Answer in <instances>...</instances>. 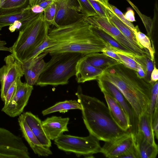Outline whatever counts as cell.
<instances>
[{
	"instance_id": "6da1fadb",
	"label": "cell",
	"mask_w": 158,
	"mask_h": 158,
	"mask_svg": "<svg viewBox=\"0 0 158 158\" xmlns=\"http://www.w3.org/2000/svg\"><path fill=\"white\" fill-rule=\"evenodd\" d=\"M85 19L83 17L73 23L49 29L48 36L53 45L43 52L50 55L75 52L85 55L102 52L108 44L93 32L91 25L85 21Z\"/></svg>"
},
{
	"instance_id": "7a4b0ae2",
	"label": "cell",
	"mask_w": 158,
	"mask_h": 158,
	"mask_svg": "<svg viewBox=\"0 0 158 158\" xmlns=\"http://www.w3.org/2000/svg\"><path fill=\"white\" fill-rule=\"evenodd\" d=\"M101 77L120 91L139 117L148 110L154 83L140 78L136 71L120 64L104 70Z\"/></svg>"
},
{
	"instance_id": "3957f363",
	"label": "cell",
	"mask_w": 158,
	"mask_h": 158,
	"mask_svg": "<svg viewBox=\"0 0 158 158\" xmlns=\"http://www.w3.org/2000/svg\"><path fill=\"white\" fill-rule=\"evenodd\" d=\"M76 95L81 105L83 122L89 134L106 142L129 132L118 125L104 102L95 97L83 94L81 86L78 87Z\"/></svg>"
},
{
	"instance_id": "277c9868",
	"label": "cell",
	"mask_w": 158,
	"mask_h": 158,
	"mask_svg": "<svg viewBox=\"0 0 158 158\" xmlns=\"http://www.w3.org/2000/svg\"><path fill=\"white\" fill-rule=\"evenodd\" d=\"M49 25L44 19V12L36 14L24 24L18 37L10 48L11 54L22 63L48 35Z\"/></svg>"
},
{
	"instance_id": "5b68a950",
	"label": "cell",
	"mask_w": 158,
	"mask_h": 158,
	"mask_svg": "<svg viewBox=\"0 0 158 158\" xmlns=\"http://www.w3.org/2000/svg\"><path fill=\"white\" fill-rule=\"evenodd\" d=\"M51 59L46 63L35 85L56 86L67 84L75 75L78 60L84 55L75 52H63L50 55Z\"/></svg>"
},
{
	"instance_id": "8992f818",
	"label": "cell",
	"mask_w": 158,
	"mask_h": 158,
	"mask_svg": "<svg viewBox=\"0 0 158 158\" xmlns=\"http://www.w3.org/2000/svg\"><path fill=\"white\" fill-rule=\"evenodd\" d=\"M54 141L58 149L78 157H94L93 155L100 152L101 148L99 140L90 134L81 137L63 134Z\"/></svg>"
},
{
	"instance_id": "52a82bcc",
	"label": "cell",
	"mask_w": 158,
	"mask_h": 158,
	"mask_svg": "<svg viewBox=\"0 0 158 158\" xmlns=\"http://www.w3.org/2000/svg\"><path fill=\"white\" fill-rule=\"evenodd\" d=\"M85 20L89 24L107 33L134 54L139 56L147 55L150 56L148 51L142 49L134 45L108 18L97 15L89 17Z\"/></svg>"
},
{
	"instance_id": "ba28073f",
	"label": "cell",
	"mask_w": 158,
	"mask_h": 158,
	"mask_svg": "<svg viewBox=\"0 0 158 158\" xmlns=\"http://www.w3.org/2000/svg\"><path fill=\"white\" fill-rule=\"evenodd\" d=\"M97 80L101 91L107 92L120 105L128 119L130 125L128 131L135 135L138 131L139 117L131 105L120 91L111 82L101 77Z\"/></svg>"
},
{
	"instance_id": "9c48e42d",
	"label": "cell",
	"mask_w": 158,
	"mask_h": 158,
	"mask_svg": "<svg viewBox=\"0 0 158 158\" xmlns=\"http://www.w3.org/2000/svg\"><path fill=\"white\" fill-rule=\"evenodd\" d=\"M4 61L5 64L0 69V96L3 102L11 85L24 75L22 63L16 59L12 54L6 56Z\"/></svg>"
},
{
	"instance_id": "30bf717a",
	"label": "cell",
	"mask_w": 158,
	"mask_h": 158,
	"mask_svg": "<svg viewBox=\"0 0 158 158\" xmlns=\"http://www.w3.org/2000/svg\"><path fill=\"white\" fill-rule=\"evenodd\" d=\"M33 89V86L23 83L21 78L17 82L15 94L9 104L2 109V111L12 118L19 116L27 105Z\"/></svg>"
},
{
	"instance_id": "8fae6325",
	"label": "cell",
	"mask_w": 158,
	"mask_h": 158,
	"mask_svg": "<svg viewBox=\"0 0 158 158\" xmlns=\"http://www.w3.org/2000/svg\"><path fill=\"white\" fill-rule=\"evenodd\" d=\"M55 21L58 26L74 23L84 17L77 0H56Z\"/></svg>"
},
{
	"instance_id": "7c38bea8",
	"label": "cell",
	"mask_w": 158,
	"mask_h": 158,
	"mask_svg": "<svg viewBox=\"0 0 158 158\" xmlns=\"http://www.w3.org/2000/svg\"><path fill=\"white\" fill-rule=\"evenodd\" d=\"M134 144V136L129 132L114 139L105 142L101 147L100 152L107 158H119L129 150Z\"/></svg>"
},
{
	"instance_id": "4fadbf2b",
	"label": "cell",
	"mask_w": 158,
	"mask_h": 158,
	"mask_svg": "<svg viewBox=\"0 0 158 158\" xmlns=\"http://www.w3.org/2000/svg\"><path fill=\"white\" fill-rule=\"evenodd\" d=\"M18 121L23 137L35 154L44 157L52 154L50 148L42 145L32 132L27 124L23 114L19 116Z\"/></svg>"
},
{
	"instance_id": "5bb4252c",
	"label": "cell",
	"mask_w": 158,
	"mask_h": 158,
	"mask_svg": "<svg viewBox=\"0 0 158 158\" xmlns=\"http://www.w3.org/2000/svg\"><path fill=\"white\" fill-rule=\"evenodd\" d=\"M47 54L42 53L23 62L24 75L26 82L29 85L33 86L36 84L45 66L46 62L43 58Z\"/></svg>"
},
{
	"instance_id": "9a60e30c",
	"label": "cell",
	"mask_w": 158,
	"mask_h": 158,
	"mask_svg": "<svg viewBox=\"0 0 158 158\" xmlns=\"http://www.w3.org/2000/svg\"><path fill=\"white\" fill-rule=\"evenodd\" d=\"M69 118L52 116L42 121L44 131L51 140H54L65 132L69 131L67 127Z\"/></svg>"
},
{
	"instance_id": "2e32d148",
	"label": "cell",
	"mask_w": 158,
	"mask_h": 158,
	"mask_svg": "<svg viewBox=\"0 0 158 158\" xmlns=\"http://www.w3.org/2000/svg\"><path fill=\"white\" fill-rule=\"evenodd\" d=\"M104 71L90 64L86 60L84 56L77 63L75 75L76 80L78 83L98 80L103 74Z\"/></svg>"
},
{
	"instance_id": "e0dca14e",
	"label": "cell",
	"mask_w": 158,
	"mask_h": 158,
	"mask_svg": "<svg viewBox=\"0 0 158 158\" xmlns=\"http://www.w3.org/2000/svg\"><path fill=\"white\" fill-rule=\"evenodd\" d=\"M101 91L104 95L110 112L114 121L122 129L128 131L130 128L128 119L120 105L107 92L103 90Z\"/></svg>"
},
{
	"instance_id": "ac0fdd59",
	"label": "cell",
	"mask_w": 158,
	"mask_h": 158,
	"mask_svg": "<svg viewBox=\"0 0 158 158\" xmlns=\"http://www.w3.org/2000/svg\"><path fill=\"white\" fill-rule=\"evenodd\" d=\"M36 14L32 13L28 5L25 8L9 12H0V31L4 27L10 26L17 21L23 24Z\"/></svg>"
},
{
	"instance_id": "d6986e66",
	"label": "cell",
	"mask_w": 158,
	"mask_h": 158,
	"mask_svg": "<svg viewBox=\"0 0 158 158\" xmlns=\"http://www.w3.org/2000/svg\"><path fill=\"white\" fill-rule=\"evenodd\" d=\"M23 114L27 124L39 141L44 146L50 148L51 142L44 131L41 120L31 112H26Z\"/></svg>"
},
{
	"instance_id": "ffe728a7",
	"label": "cell",
	"mask_w": 158,
	"mask_h": 158,
	"mask_svg": "<svg viewBox=\"0 0 158 158\" xmlns=\"http://www.w3.org/2000/svg\"><path fill=\"white\" fill-rule=\"evenodd\" d=\"M134 136L135 144L140 158H155L156 157L158 153L157 144L153 145L150 143L139 131Z\"/></svg>"
},
{
	"instance_id": "44dd1931",
	"label": "cell",
	"mask_w": 158,
	"mask_h": 158,
	"mask_svg": "<svg viewBox=\"0 0 158 158\" xmlns=\"http://www.w3.org/2000/svg\"><path fill=\"white\" fill-rule=\"evenodd\" d=\"M0 146L28 151V148L20 136L0 127Z\"/></svg>"
},
{
	"instance_id": "7402d4cb",
	"label": "cell",
	"mask_w": 158,
	"mask_h": 158,
	"mask_svg": "<svg viewBox=\"0 0 158 158\" xmlns=\"http://www.w3.org/2000/svg\"><path fill=\"white\" fill-rule=\"evenodd\" d=\"M85 57L87 61L92 65L104 71L120 64L103 53H92L85 55Z\"/></svg>"
},
{
	"instance_id": "603a6c76",
	"label": "cell",
	"mask_w": 158,
	"mask_h": 158,
	"mask_svg": "<svg viewBox=\"0 0 158 158\" xmlns=\"http://www.w3.org/2000/svg\"><path fill=\"white\" fill-rule=\"evenodd\" d=\"M152 116L147 111L139 117L138 131L150 143L156 145L152 124Z\"/></svg>"
},
{
	"instance_id": "cb8c5ba5",
	"label": "cell",
	"mask_w": 158,
	"mask_h": 158,
	"mask_svg": "<svg viewBox=\"0 0 158 158\" xmlns=\"http://www.w3.org/2000/svg\"><path fill=\"white\" fill-rule=\"evenodd\" d=\"M108 18L109 19L134 45L142 49L148 51L138 42L134 32L118 18L111 10L108 9Z\"/></svg>"
},
{
	"instance_id": "d4e9b609",
	"label": "cell",
	"mask_w": 158,
	"mask_h": 158,
	"mask_svg": "<svg viewBox=\"0 0 158 158\" xmlns=\"http://www.w3.org/2000/svg\"><path fill=\"white\" fill-rule=\"evenodd\" d=\"M73 109L81 110V104L75 100H67L56 103L53 106L43 110L42 114L45 116L55 112H65Z\"/></svg>"
},
{
	"instance_id": "484cf974",
	"label": "cell",
	"mask_w": 158,
	"mask_h": 158,
	"mask_svg": "<svg viewBox=\"0 0 158 158\" xmlns=\"http://www.w3.org/2000/svg\"><path fill=\"white\" fill-rule=\"evenodd\" d=\"M91 28L95 35L103 40L115 49L125 53H134L104 31L91 25Z\"/></svg>"
},
{
	"instance_id": "4316f807",
	"label": "cell",
	"mask_w": 158,
	"mask_h": 158,
	"mask_svg": "<svg viewBox=\"0 0 158 158\" xmlns=\"http://www.w3.org/2000/svg\"><path fill=\"white\" fill-rule=\"evenodd\" d=\"M134 33L138 42L143 48L148 51L151 60L154 63H155V51L153 42L151 41L148 36L140 31L138 26L135 27Z\"/></svg>"
},
{
	"instance_id": "83f0119b",
	"label": "cell",
	"mask_w": 158,
	"mask_h": 158,
	"mask_svg": "<svg viewBox=\"0 0 158 158\" xmlns=\"http://www.w3.org/2000/svg\"><path fill=\"white\" fill-rule=\"evenodd\" d=\"M28 151L0 146V158H30Z\"/></svg>"
},
{
	"instance_id": "f1b7e54d",
	"label": "cell",
	"mask_w": 158,
	"mask_h": 158,
	"mask_svg": "<svg viewBox=\"0 0 158 158\" xmlns=\"http://www.w3.org/2000/svg\"><path fill=\"white\" fill-rule=\"evenodd\" d=\"M29 5L28 0H6L0 12H9L21 10Z\"/></svg>"
},
{
	"instance_id": "f546056e",
	"label": "cell",
	"mask_w": 158,
	"mask_h": 158,
	"mask_svg": "<svg viewBox=\"0 0 158 158\" xmlns=\"http://www.w3.org/2000/svg\"><path fill=\"white\" fill-rule=\"evenodd\" d=\"M112 49L119 57L123 62V64L126 67L137 71L140 65L136 62L134 59L132 57L131 54L125 53L115 49L110 46Z\"/></svg>"
},
{
	"instance_id": "4dcf8cb0",
	"label": "cell",
	"mask_w": 158,
	"mask_h": 158,
	"mask_svg": "<svg viewBox=\"0 0 158 158\" xmlns=\"http://www.w3.org/2000/svg\"><path fill=\"white\" fill-rule=\"evenodd\" d=\"M56 0H28L29 6L31 11L36 14L44 12L48 6Z\"/></svg>"
},
{
	"instance_id": "1f68e13d",
	"label": "cell",
	"mask_w": 158,
	"mask_h": 158,
	"mask_svg": "<svg viewBox=\"0 0 158 158\" xmlns=\"http://www.w3.org/2000/svg\"><path fill=\"white\" fill-rule=\"evenodd\" d=\"M56 14V4L55 2H53L44 10V19L49 25H53L57 27L58 26L55 21Z\"/></svg>"
},
{
	"instance_id": "d6a6232c",
	"label": "cell",
	"mask_w": 158,
	"mask_h": 158,
	"mask_svg": "<svg viewBox=\"0 0 158 158\" xmlns=\"http://www.w3.org/2000/svg\"><path fill=\"white\" fill-rule=\"evenodd\" d=\"M156 107H158V81L152 85L150 98V103L148 110L147 111L151 115Z\"/></svg>"
},
{
	"instance_id": "836d02e7",
	"label": "cell",
	"mask_w": 158,
	"mask_h": 158,
	"mask_svg": "<svg viewBox=\"0 0 158 158\" xmlns=\"http://www.w3.org/2000/svg\"><path fill=\"white\" fill-rule=\"evenodd\" d=\"M81 10V12L85 19L98 15L88 0H77Z\"/></svg>"
},
{
	"instance_id": "e575fe53",
	"label": "cell",
	"mask_w": 158,
	"mask_h": 158,
	"mask_svg": "<svg viewBox=\"0 0 158 158\" xmlns=\"http://www.w3.org/2000/svg\"><path fill=\"white\" fill-rule=\"evenodd\" d=\"M52 43L48 35L44 40L33 51L25 60L39 55L42 53L45 49L52 46Z\"/></svg>"
},
{
	"instance_id": "d590c367",
	"label": "cell",
	"mask_w": 158,
	"mask_h": 158,
	"mask_svg": "<svg viewBox=\"0 0 158 158\" xmlns=\"http://www.w3.org/2000/svg\"><path fill=\"white\" fill-rule=\"evenodd\" d=\"M134 9L140 17L147 31L148 36L150 39L151 41L153 42L152 40L153 35L152 20L150 17L142 14L136 6L134 8Z\"/></svg>"
},
{
	"instance_id": "8d00e7d4",
	"label": "cell",
	"mask_w": 158,
	"mask_h": 158,
	"mask_svg": "<svg viewBox=\"0 0 158 158\" xmlns=\"http://www.w3.org/2000/svg\"><path fill=\"white\" fill-rule=\"evenodd\" d=\"M109 7L111 11L121 20L134 33L135 30V27L131 22L127 20L125 17L124 15L116 7L109 4Z\"/></svg>"
},
{
	"instance_id": "74e56055",
	"label": "cell",
	"mask_w": 158,
	"mask_h": 158,
	"mask_svg": "<svg viewBox=\"0 0 158 158\" xmlns=\"http://www.w3.org/2000/svg\"><path fill=\"white\" fill-rule=\"evenodd\" d=\"M88 0L98 15L108 18V9L98 1Z\"/></svg>"
},
{
	"instance_id": "f35d334b",
	"label": "cell",
	"mask_w": 158,
	"mask_h": 158,
	"mask_svg": "<svg viewBox=\"0 0 158 158\" xmlns=\"http://www.w3.org/2000/svg\"><path fill=\"white\" fill-rule=\"evenodd\" d=\"M17 80L14 81L9 88L3 102L4 107L6 106L9 104L14 96L16 89Z\"/></svg>"
},
{
	"instance_id": "ab89813d",
	"label": "cell",
	"mask_w": 158,
	"mask_h": 158,
	"mask_svg": "<svg viewBox=\"0 0 158 158\" xmlns=\"http://www.w3.org/2000/svg\"><path fill=\"white\" fill-rule=\"evenodd\" d=\"M105 55L113 59L119 63L123 64V62L117 54L114 52L108 44L102 51Z\"/></svg>"
},
{
	"instance_id": "60d3db41",
	"label": "cell",
	"mask_w": 158,
	"mask_h": 158,
	"mask_svg": "<svg viewBox=\"0 0 158 158\" xmlns=\"http://www.w3.org/2000/svg\"><path fill=\"white\" fill-rule=\"evenodd\" d=\"M158 110L156 107L153 113L152 118V124L155 137L158 139Z\"/></svg>"
},
{
	"instance_id": "b9f144b4",
	"label": "cell",
	"mask_w": 158,
	"mask_h": 158,
	"mask_svg": "<svg viewBox=\"0 0 158 158\" xmlns=\"http://www.w3.org/2000/svg\"><path fill=\"white\" fill-rule=\"evenodd\" d=\"M140 158L138 152L135 144L127 152L120 156L119 158Z\"/></svg>"
},
{
	"instance_id": "7bdbcfd3",
	"label": "cell",
	"mask_w": 158,
	"mask_h": 158,
	"mask_svg": "<svg viewBox=\"0 0 158 158\" xmlns=\"http://www.w3.org/2000/svg\"><path fill=\"white\" fill-rule=\"evenodd\" d=\"M124 15L125 18L131 22L136 21L134 11L130 8H127V11Z\"/></svg>"
},
{
	"instance_id": "ee69618b",
	"label": "cell",
	"mask_w": 158,
	"mask_h": 158,
	"mask_svg": "<svg viewBox=\"0 0 158 158\" xmlns=\"http://www.w3.org/2000/svg\"><path fill=\"white\" fill-rule=\"evenodd\" d=\"M158 80V70L157 69L156 64H154L153 69L151 73L150 77V82L154 83Z\"/></svg>"
},
{
	"instance_id": "f6af8a7d",
	"label": "cell",
	"mask_w": 158,
	"mask_h": 158,
	"mask_svg": "<svg viewBox=\"0 0 158 158\" xmlns=\"http://www.w3.org/2000/svg\"><path fill=\"white\" fill-rule=\"evenodd\" d=\"M137 75L140 78H145L146 77V74L143 69L140 66L137 71H136Z\"/></svg>"
},
{
	"instance_id": "bcb514c9",
	"label": "cell",
	"mask_w": 158,
	"mask_h": 158,
	"mask_svg": "<svg viewBox=\"0 0 158 158\" xmlns=\"http://www.w3.org/2000/svg\"><path fill=\"white\" fill-rule=\"evenodd\" d=\"M6 41L2 40L0 38V51H8L11 53L10 48L6 46Z\"/></svg>"
},
{
	"instance_id": "7dc6e473",
	"label": "cell",
	"mask_w": 158,
	"mask_h": 158,
	"mask_svg": "<svg viewBox=\"0 0 158 158\" xmlns=\"http://www.w3.org/2000/svg\"><path fill=\"white\" fill-rule=\"evenodd\" d=\"M109 0H98V2L103 5L107 9L111 10L109 6Z\"/></svg>"
},
{
	"instance_id": "c3c4849f",
	"label": "cell",
	"mask_w": 158,
	"mask_h": 158,
	"mask_svg": "<svg viewBox=\"0 0 158 158\" xmlns=\"http://www.w3.org/2000/svg\"><path fill=\"white\" fill-rule=\"evenodd\" d=\"M6 0H0V9L3 5Z\"/></svg>"
},
{
	"instance_id": "681fc988",
	"label": "cell",
	"mask_w": 158,
	"mask_h": 158,
	"mask_svg": "<svg viewBox=\"0 0 158 158\" xmlns=\"http://www.w3.org/2000/svg\"><path fill=\"white\" fill-rule=\"evenodd\" d=\"M126 0L131 5L133 4V3L129 0Z\"/></svg>"
},
{
	"instance_id": "f907efd6",
	"label": "cell",
	"mask_w": 158,
	"mask_h": 158,
	"mask_svg": "<svg viewBox=\"0 0 158 158\" xmlns=\"http://www.w3.org/2000/svg\"><path fill=\"white\" fill-rule=\"evenodd\" d=\"M1 88L0 87V94H1Z\"/></svg>"
},
{
	"instance_id": "816d5d0a",
	"label": "cell",
	"mask_w": 158,
	"mask_h": 158,
	"mask_svg": "<svg viewBox=\"0 0 158 158\" xmlns=\"http://www.w3.org/2000/svg\"><path fill=\"white\" fill-rule=\"evenodd\" d=\"M94 0V1H98V0Z\"/></svg>"
}]
</instances>
